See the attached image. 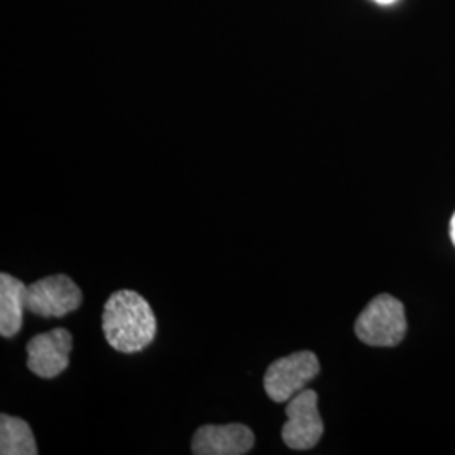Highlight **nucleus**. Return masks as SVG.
Wrapping results in <instances>:
<instances>
[{"instance_id":"nucleus-1","label":"nucleus","mask_w":455,"mask_h":455,"mask_svg":"<svg viewBox=\"0 0 455 455\" xmlns=\"http://www.w3.org/2000/svg\"><path fill=\"white\" fill-rule=\"evenodd\" d=\"M101 327L115 351L135 355L148 347L157 336V319L146 299L135 291H116L103 307Z\"/></svg>"},{"instance_id":"nucleus-2","label":"nucleus","mask_w":455,"mask_h":455,"mask_svg":"<svg viewBox=\"0 0 455 455\" xmlns=\"http://www.w3.org/2000/svg\"><path fill=\"white\" fill-rule=\"evenodd\" d=\"M359 341L376 347H393L407 334V317L403 304L390 293L374 297L359 314L355 324Z\"/></svg>"},{"instance_id":"nucleus-3","label":"nucleus","mask_w":455,"mask_h":455,"mask_svg":"<svg viewBox=\"0 0 455 455\" xmlns=\"http://www.w3.org/2000/svg\"><path fill=\"white\" fill-rule=\"evenodd\" d=\"M321 371L319 359L312 351H297L291 356L274 361L263 378L268 398L275 403H287Z\"/></svg>"},{"instance_id":"nucleus-4","label":"nucleus","mask_w":455,"mask_h":455,"mask_svg":"<svg viewBox=\"0 0 455 455\" xmlns=\"http://www.w3.org/2000/svg\"><path fill=\"white\" fill-rule=\"evenodd\" d=\"M287 422L282 427V439L293 451H307L319 443L324 423L319 413V398L314 390L297 393L285 407Z\"/></svg>"},{"instance_id":"nucleus-5","label":"nucleus","mask_w":455,"mask_h":455,"mask_svg":"<svg viewBox=\"0 0 455 455\" xmlns=\"http://www.w3.org/2000/svg\"><path fill=\"white\" fill-rule=\"evenodd\" d=\"M83 293L73 278L58 274L28 285L26 309L41 317H65L80 309Z\"/></svg>"},{"instance_id":"nucleus-6","label":"nucleus","mask_w":455,"mask_h":455,"mask_svg":"<svg viewBox=\"0 0 455 455\" xmlns=\"http://www.w3.org/2000/svg\"><path fill=\"white\" fill-rule=\"evenodd\" d=\"M28 368L43 379H52L66 371L73 351V336L68 329L58 327L34 336L26 346Z\"/></svg>"},{"instance_id":"nucleus-7","label":"nucleus","mask_w":455,"mask_h":455,"mask_svg":"<svg viewBox=\"0 0 455 455\" xmlns=\"http://www.w3.org/2000/svg\"><path fill=\"white\" fill-rule=\"evenodd\" d=\"M255 445V435L243 423L203 425L196 430L191 451L196 455H244Z\"/></svg>"},{"instance_id":"nucleus-8","label":"nucleus","mask_w":455,"mask_h":455,"mask_svg":"<svg viewBox=\"0 0 455 455\" xmlns=\"http://www.w3.org/2000/svg\"><path fill=\"white\" fill-rule=\"evenodd\" d=\"M26 292L28 285L19 278L5 272L0 274V336L5 339L16 338L22 327Z\"/></svg>"},{"instance_id":"nucleus-9","label":"nucleus","mask_w":455,"mask_h":455,"mask_svg":"<svg viewBox=\"0 0 455 455\" xmlns=\"http://www.w3.org/2000/svg\"><path fill=\"white\" fill-rule=\"evenodd\" d=\"M37 443L29 423L7 413L0 415V454L36 455Z\"/></svg>"},{"instance_id":"nucleus-10","label":"nucleus","mask_w":455,"mask_h":455,"mask_svg":"<svg viewBox=\"0 0 455 455\" xmlns=\"http://www.w3.org/2000/svg\"><path fill=\"white\" fill-rule=\"evenodd\" d=\"M451 240H452V243L455 246V212L452 220H451Z\"/></svg>"},{"instance_id":"nucleus-11","label":"nucleus","mask_w":455,"mask_h":455,"mask_svg":"<svg viewBox=\"0 0 455 455\" xmlns=\"http://www.w3.org/2000/svg\"><path fill=\"white\" fill-rule=\"evenodd\" d=\"M376 4H379V5H391V4H395L396 0H373Z\"/></svg>"}]
</instances>
